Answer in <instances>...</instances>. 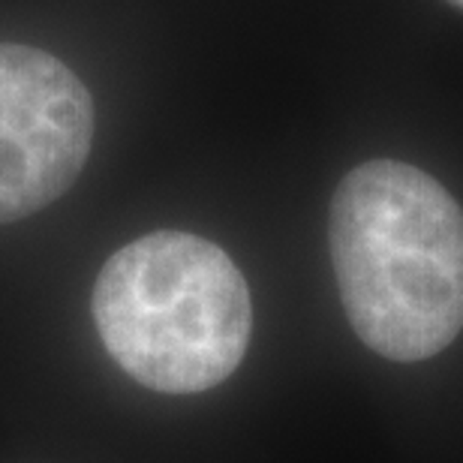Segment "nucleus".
Returning a JSON list of instances; mask_svg holds the SVG:
<instances>
[{
    "label": "nucleus",
    "instance_id": "1",
    "mask_svg": "<svg viewBox=\"0 0 463 463\" xmlns=\"http://www.w3.org/2000/svg\"><path fill=\"white\" fill-rule=\"evenodd\" d=\"M331 262L364 346L424 361L463 328V211L419 165H355L331 199Z\"/></svg>",
    "mask_w": 463,
    "mask_h": 463
},
{
    "label": "nucleus",
    "instance_id": "3",
    "mask_svg": "<svg viewBox=\"0 0 463 463\" xmlns=\"http://www.w3.org/2000/svg\"><path fill=\"white\" fill-rule=\"evenodd\" d=\"M94 145V99L54 54L0 43V223L61 199Z\"/></svg>",
    "mask_w": 463,
    "mask_h": 463
},
{
    "label": "nucleus",
    "instance_id": "4",
    "mask_svg": "<svg viewBox=\"0 0 463 463\" xmlns=\"http://www.w3.org/2000/svg\"><path fill=\"white\" fill-rule=\"evenodd\" d=\"M455 4H460V6H463V0H455Z\"/></svg>",
    "mask_w": 463,
    "mask_h": 463
},
{
    "label": "nucleus",
    "instance_id": "2",
    "mask_svg": "<svg viewBox=\"0 0 463 463\" xmlns=\"http://www.w3.org/2000/svg\"><path fill=\"white\" fill-rule=\"evenodd\" d=\"M94 322L106 352L138 385L199 394L238 370L253 331L244 274L190 232H151L103 265Z\"/></svg>",
    "mask_w": 463,
    "mask_h": 463
}]
</instances>
